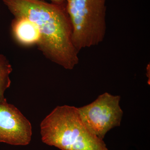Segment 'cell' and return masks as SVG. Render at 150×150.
Instances as JSON below:
<instances>
[{"mask_svg":"<svg viewBox=\"0 0 150 150\" xmlns=\"http://www.w3.org/2000/svg\"><path fill=\"white\" fill-rule=\"evenodd\" d=\"M106 0H67L72 29V41L79 52L98 45L106 31Z\"/></svg>","mask_w":150,"mask_h":150,"instance_id":"3957f363","label":"cell"},{"mask_svg":"<svg viewBox=\"0 0 150 150\" xmlns=\"http://www.w3.org/2000/svg\"><path fill=\"white\" fill-rule=\"evenodd\" d=\"M121 96L105 92L91 103L77 108L82 121L92 133L103 139L111 129L121 125L123 111Z\"/></svg>","mask_w":150,"mask_h":150,"instance_id":"277c9868","label":"cell"},{"mask_svg":"<svg viewBox=\"0 0 150 150\" xmlns=\"http://www.w3.org/2000/svg\"><path fill=\"white\" fill-rule=\"evenodd\" d=\"M42 142L62 150H108L82 121L77 108L58 106L40 123Z\"/></svg>","mask_w":150,"mask_h":150,"instance_id":"7a4b0ae2","label":"cell"},{"mask_svg":"<svg viewBox=\"0 0 150 150\" xmlns=\"http://www.w3.org/2000/svg\"><path fill=\"white\" fill-rule=\"evenodd\" d=\"M32 134L30 122L18 108L6 101L0 103V142L26 146Z\"/></svg>","mask_w":150,"mask_h":150,"instance_id":"5b68a950","label":"cell"},{"mask_svg":"<svg viewBox=\"0 0 150 150\" xmlns=\"http://www.w3.org/2000/svg\"><path fill=\"white\" fill-rule=\"evenodd\" d=\"M15 17L36 25L40 34L38 48L46 58L68 70L79 64V51L73 44L72 29L66 4L41 0H3Z\"/></svg>","mask_w":150,"mask_h":150,"instance_id":"6da1fadb","label":"cell"},{"mask_svg":"<svg viewBox=\"0 0 150 150\" xmlns=\"http://www.w3.org/2000/svg\"><path fill=\"white\" fill-rule=\"evenodd\" d=\"M50 1H52V3L59 4H66V1H67V0H50Z\"/></svg>","mask_w":150,"mask_h":150,"instance_id":"ba28073f","label":"cell"},{"mask_svg":"<svg viewBox=\"0 0 150 150\" xmlns=\"http://www.w3.org/2000/svg\"><path fill=\"white\" fill-rule=\"evenodd\" d=\"M11 29L15 39L21 45H39L40 37L38 28L35 23L28 19L15 17L12 22Z\"/></svg>","mask_w":150,"mask_h":150,"instance_id":"8992f818","label":"cell"},{"mask_svg":"<svg viewBox=\"0 0 150 150\" xmlns=\"http://www.w3.org/2000/svg\"><path fill=\"white\" fill-rule=\"evenodd\" d=\"M12 71L11 65L5 56L0 54V103L6 101L5 91L9 87L11 81L9 75Z\"/></svg>","mask_w":150,"mask_h":150,"instance_id":"52a82bcc","label":"cell"}]
</instances>
